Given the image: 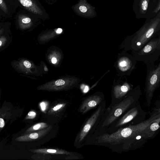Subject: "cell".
<instances>
[{
  "label": "cell",
  "mask_w": 160,
  "mask_h": 160,
  "mask_svg": "<svg viewBox=\"0 0 160 160\" xmlns=\"http://www.w3.org/2000/svg\"><path fill=\"white\" fill-rule=\"evenodd\" d=\"M159 117L160 108L154 109L147 119L136 124L120 128L112 132L101 134L96 137L95 142L118 152L135 149L155 135L156 132L151 131L149 126Z\"/></svg>",
  "instance_id": "cell-1"
},
{
  "label": "cell",
  "mask_w": 160,
  "mask_h": 160,
  "mask_svg": "<svg viewBox=\"0 0 160 160\" xmlns=\"http://www.w3.org/2000/svg\"><path fill=\"white\" fill-rule=\"evenodd\" d=\"M142 92L139 85L133 88L118 102L106 108L98 124L101 134L104 133L111 125L115 122L126 111L139 101Z\"/></svg>",
  "instance_id": "cell-2"
},
{
  "label": "cell",
  "mask_w": 160,
  "mask_h": 160,
  "mask_svg": "<svg viewBox=\"0 0 160 160\" xmlns=\"http://www.w3.org/2000/svg\"><path fill=\"white\" fill-rule=\"evenodd\" d=\"M160 13L150 22L145 24L135 33L128 36L120 45V49L131 52L143 47L151 39L158 35L160 28Z\"/></svg>",
  "instance_id": "cell-3"
},
{
  "label": "cell",
  "mask_w": 160,
  "mask_h": 160,
  "mask_svg": "<svg viewBox=\"0 0 160 160\" xmlns=\"http://www.w3.org/2000/svg\"><path fill=\"white\" fill-rule=\"evenodd\" d=\"M158 35L140 49L131 52L133 57L137 62L142 61L146 64L155 62L158 59L160 56V36Z\"/></svg>",
  "instance_id": "cell-4"
},
{
  "label": "cell",
  "mask_w": 160,
  "mask_h": 160,
  "mask_svg": "<svg viewBox=\"0 0 160 160\" xmlns=\"http://www.w3.org/2000/svg\"><path fill=\"white\" fill-rule=\"evenodd\" d=\"M146 65L147 74L144 92L147 105L149 107L154 93L160 85V63L156 64L152 62Z\"/></svg>",
  "instance_id": "cell-5"
},
{
  "label": "cell",
  "mask_w": 160,
  "mask_h": 160,
  "mask_svg": "<svg viewBox=\"0 0 160 160\" xmlns=\"http://www.w3.org/2000/svg\"><path fill=\"white\" fill-rule=\"evenodd\" d=\"M146 112L142 109L138 101L118 120L109 126L103 133H110L114 132L132 121L135 120L137 118H146Z\"/></svg>",
  "instance_id": "cell-6"
},
{
  "label": "cell",
  "mask_w": 160,
  "mask_h": 160,
  "mask_svg": "<svg viewBox=\"0 0 160 160\" xmlns=\"http://www.w3.org/2000/svg\"><path fill=\"white\" fill-rule=\"evenodd\" d=\"M126 76L118 74L114 78L112 87L111 104L119 101L133 88V85L128 82Z\"/></svg>",
  "instance_id": "cell-7"
},
{
  "label": "cell",
  "mask_w": 160,
  "mask_h": 160,
  "mask_svg": "<svg viewBox=\"0 0 160 160\" xmlns=\"http://www.w3.org/2000/svg\"><path fill=\"white\" fill-rule=\"evenodd\" d=\"M137 62L132 54L123 50L118 54L114 66L118 74L129 76L135 68Z\"/></svg>",
  "instance_id": "cell-8"
},
{
  "label": "cell",
  "mask_w": 160,
  "mask_h": 160,
  "mask_svg": "<svg viewBox=\"0 0 160 160\" xmlns=\"http://www.w3.org/2000/svg\"><path fill=\"white\" fill-rule=\"evenodd\" d=\"M105 103V100L99 105L86 122L79 135V142L83 140L95 123L99 122L106 109Z\"/></svg>",
  "instance_id": "cell-9"
},
{
  "label": "cell",
  "mask_w": 160,
  "mask_h": 160,
  "mask_svg": "<svg viewBox=\"0 0 160 160\" xmlns=\"http://www.w3.org/2000/svg\"><path fill=\"white\" fill-rule=\"evenodd\" d=\"M72 8L77 15L82 18H91L97 16L95 8L88 3L87 0H79Z\"/></svg>",
  "instance_id": "cell-10"
},
{
  "label": "cell",
  "mask_w": 160,
  "mask_h": 160,
  "mask_svg": "<svg viewBox=\"0 0 160 160\" xmlns=\"http://www.w3.org/2000/svg\"><path fill=\"white\" fill-rule=\"evenodd\" d=\"M28 11L38 16L42 19H47V13L35 0H18Z\"/></svg>",
  "instance_id": "cell-11"
},
{
  "label": "cell",
  "mask_w": 160,
  "mask_h": 160,
  "mask_svg": "<svg viewBox=\"0 0 160 160\" xmlns=\"http://www.w3.org/2000/svg\"><path fill=\"white\" fill-rule=\"evenodd\" d=\"M105 100L104 95L102 92H98L88 98L82 103L81 110L85 113L91 109L95 108Z\"/></svg>",
  "instance_id": "cell-12"
},
{
  "label": "cell",
  "mask_w": 160,
  "mask_h": 160,
  "mask_svg": "<svg viewBox=\"0 0 160 160\" xmlns=\"http://www.w3.org/2000/svg\"><path fill=\"white\" fill-rule=\"evenodd\" d=\"M50 127L37 132L24 134L17 137L15 140L18 142H28L34 140L47 133L50 129Z\"/></svg>",
  "instance_id": "cell-13"
},
{
  "label": "cell",
  "mask_w": 160,
  "mask_h": 160,
  "mask_svg": "<svg viewBox=\"0 0 160 160\" xmlns=\"http://www.w3.org/2000/svg\"><path fill=\"white\" fill-rule=\"evenodd\" d=\"M31 152L35 153L51 154H69L70 153L65 150L53 149H33L29 150Z\"/></svg>",
  "instance_id": "cell-14"
},
{
  "label": "cell",
  "mask_w": 160,
  "mask_h": 160,
  "mask_svg": "<svg viewBox=\"0 0 160 160\" xmlns=\"http://www.w3.org/2000/svg\"><path fill=\"white\" fill-rule=\"evenodd\" d=\"M31 18L27 15L20 14L18 18V22L19 26L22 28H25L31 26L33 24Z\"/></svg>",
  "instance_id": "cell-15"
},
{
  "label": "cell",
  "mask_w": 160,
  "mask_h": 160,
  "mask_svg": "<svg viewBox=\"0 0 160 160\" xmlns=\"http://www.w3.org/2000/svg\"><path fill=\"white\" fill-rule=\"evenodd\" d=\"M48 126V125L45 123H39L32 126L28 129L25 131L23 134L32 132L34 131L40 130L44 128H46Z\"/></svg>",
  "instance_id": "cell-16"
},
{
  "label": "cell",
  "mask_w": 160,
  "mask_h": 160,
  "mask_svg": "<svg viewBox=\"0 0 160 160\" xmlns=\"http://www.w3.org/2000/svg\"><path fill=\"white\" fill-rule=\"evenodd\" d=\"M150 0H141L139 4L140 12L143 14L146 13Z\"/></svg>",
  "instance_id": "cell-17"
},
{
  "label": "cell",
  "mask_w": 160,
  "mask_h": 160,
  "mask_svg": "<svg viewBox=\"0 0 160 160\" xmlns=\"http://www.w3.org/2000/svg\"><path fill=\"white\" fill-rule=\"evenodd\" d=\"M160 122V117L157 118L149 126L151 131L154 132H156L160 128L159 124Z\"/></svg>",
  "instance_id": "cell-18"
},
{
  "label": "cell",
  "mask_w": 160,
  "mask_h": 160,
  "mask_svg": "<svg viewBox=\"0 0 160 160\" xmlns=\"http://www.w3.org/2000/svg\"><path fill=\"white\" fill-rule=\"evenodd\" d=\"M0 8L5 13L8 12L7 7L6 5L3 0H0Z\"/></svg>",
  "instance_id": "cell-19"
},
{
  "label": "cell",
  "mask_w": 160,
  "mask_h": 160,
  "mask_svg": "<svg viewBox=\"0 0 160 160\" xmlns=\"http://www.w3.org/2000/svg\"><path fill=\"white\" fill-rule=\"evenodd\" d=\"M36 113L33 111H30L26 117V119H32L34 118L36 115Z\"/></svg>",
  "instance_id": "cell-20"
},
{
  "label": "cell",
  "mask_w": 160,
  "mask_h": 160,
  "mask_svg": "<svg viewBox=\"0 0 160 160\" xmlns=\"http://www.w3.org/2000/svg\"><path fill=\"white\" fill-rule=\"evenodd\" d=\"M65 83V81L62 79H60L57 80L55 82L56 86H59L64 85Z\"/></svg>",
  "instance_id": "cell-21"
},
{
  "label": "cell",
  "mask_w": 160,
  "mask_h": 160,
  "mask_svg": "<svg viewBox=\"0 0 160 160\" xmlns=\"http://www.w3.org/2000/svg\"><path fill=\"white\" fill-rule=\"evenodd\" d=\"M160 2L159 0V2H158L156 8L154 9L153 12L155 13H157L160 10Z\"/></svg>",
  "instance_id": "cell-22"
},
{
  "label": "cell",
  "mask_w": 160,
  "mask_h": 160,
  "mask_svg": "<svg viewBox=\"0 0 160 160\" xmlns=\"http://www.w3.org/2000/svg\"><path fill=\"white\" fill-rule=\"evenodd\" d=\"M24 66L27 68H30L31 66V64L29 61H25L23 62Z\"/></svg>",
  "instance_id": "cell-23"
},
{
  "label": "cell",
  "mask_w": 160,
  "mask_h": 160,
  "mask_svg": "<svg viewBox=\"0 0 160 160\" xmlns=\"http://www.w3.org/2000/svg\"><path fill=\"white\" fill-rule=\"evenodd\" d=\"M62 106V104H58L53 108V110L54 111H57L61 108Z\"/></svg>",
  "instance_id": "cell-24"
},
{
  "label": "cell",
  "mask_w": 160,
  "mask_h": 160,
  "mask_svg": "<svg viewBox=\"0 0 160 160\" xmlns=\"http://www.w3.org/2000/svg\"><path fill=\"white\" fill-rule=\"evenodd\" d=\"M40 106L42 110L43 111H45L46 108L45 103L43 102H42L40 104Z\"/></svg>",
  "instance_id": "cell-25"
},
{
  "label": "cell",
  "mask_w": 160,
  "mask_h": 160,
  "mask_svg": "<svg viewBox=\"0 0 160 160\" xmlns=\"http://www.w3.org/2000/svg\"><path fill=\"white\" fill-rule=\"evenodd\" d=\"M45 1L48 4H52L56 2L57 0H43Z\"/></svg>",
  "instance_id": "cell-26"
},
{
  "label": "cell",
  "mask_w": 160,
  "mask_h": 160,
  "mask_svg": "<svg viewBox=\"0 0 160 160\" xmlns=\"http://www.w3.org/2000/svg\"><path fill=\"white\" fill-rule=\"evenodd\" d=\"M4 126V120L1 118H0V127L3 128Z\"/></svg>",
  "instance_id": "cell-27"
},
{
  "label": "cell",
  "mask_w": 160,
  "mask_h": 160,
  "mask_svg": "<svg viewBox=\"0 0 160 160\" xmlns=\"http://www.w3.org/2000/svg\"><path fill=\"white\" fill-rule=\"evenodd\" d=\"M62 29L61 28H58L57 29L56 32L58 34L61 33L62 32Z\"/></svg>",
  "instance_id": "cell-28"
},
{
  "label": "cell",
  "mask_w": 160,
  "mask_h": 160,
  "mask_svg": "<svg viewBox=\"0 0 160 160\" xmlns=\"http://www.w3.org/2000/svg\"><path fill=\"white\" fill-rule=\"evenodd\" d=\"M57 62V60L56 58H53L52 59V62L53 63H55Z\"/></svg>",
  "instance_id": "cell-29"
},
{
  "label": "cell",
  "mask_w": 160,
  "mask_h": 160,
  "mask_svg": "<svg viewBox=\"0 0 160 160\" xmlns=\"http://www.w3.org/2000/svg\"><path fill=\"white\" fill-rule=\"evenodd\" d=\"M88 87L87 86H86L85 87V88L84 90V92H86L88 91Z\"/></svg>",
  "instance_id": "cell-30"
}]
</instances>
